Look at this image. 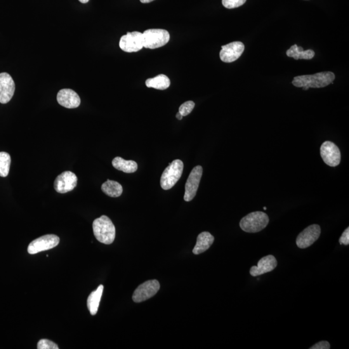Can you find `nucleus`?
Returning <instances> with one entry per match:
<instances>
[{
    "mask_svg": "<svg viewBox=\"0 0 349 349\" xmlns=\"http://www.w3.org/2000/svg\"><path fill=\"white\" fill-rule=\"evenodd\" d=\"M335 75L333 73L327 72L318 73L310 75H302L294 77L292 84L297 87H303V90L309 88H322L333 84Z\"/></svg>",
    "mask_w": 349,
    "mask_h": 349,
    "instance_id": "1",
    "label": "nucleus"
},
{
    "mask_svg": "<svg viewBox=\"0 0 349 349\" xmlns=\"http://www.w3.org/2000/svg\"><path fill=\"white\" fill-rule=\"evenodd\" d=\"M93 229L96 239L101 243L111 245L115 239L116 230L108 216H102L93 221Z\"/></svg>",
    "mask_w": 349,
    "mask_h": 349,
    "instance_id": "2",
    "label": "nucleus"
},
{
    "mask_svg": "<svg viewBox=\"0 0 349 349\" xmlns=\"http://www.w3.org/2000/svg\"><path fill=\"white\" fill-rule=\"evenodd\" d=\"M268 223L269 218L267 214L263 212H254L244 217L239 225L245 232L257 233L265 228Z\"/></svg>",
    "mask_w": 349,
    "mask_h": 349,
    "instance_id": "3",
    "label": "nucleus"
},
{
    "mask_svg": "<svg viewBox=\"0 0 349 349\" xmlns=\"http://www.w3.org/2000/svg\"><path fill=\"white\" fill-rule=\"evenodd\" d=\"M184 164L182 160H173L164 169L160 178V186L162 189L167 190L173 188L182 176Z\"/></svg>",
    "mask_w": 349,
    "mask_h": 349,
    "instance_id": "4",
    "label": "nucleus"
},
{
    "mask_svg": "<svg viewBox=\"0 0 349 349\" xmlns=\"http://www.w3.org/2000/svg\"><path fill=\"white\" fill-rule=\"evenodd\" d=\"M143 35L144 48L155 49L161 48L168 43L170 35L164 29H148L145 30Z\"/></svg>",
    "mask_w": 349,
    "mask_h": 349,
    "instance_id": "5",
    "label": "nucleus"
},
{
    "mask_svg": "<svg viewBox=\"0 0 349 349\" xmlns=\"http://www.w3.org/2000/svg\"><path fill=\"white\" fill-rule=\"evenodd\" d=\"M59 243H60V238L57 235L53 234L44 235L30 242L28 247L27 252L30 254H36L53 249L58 246Z\"/></svg>",
    "mask_w": 349,
    "mask_h": 349,
    "instance_id": "6",
    "label": "nucleus"
},
{
    "mask_svg": "<svg viewBox=\"0 0 349 349\" xmlns=\"http://www.w3.org/2000/svg\"><path fill=\"white\" fill-rule=\"evenodd\" d=\"M159 289L160 284L157 280L147 281L136 288L132 299L135 303H141L152 298L159 292Z\"/></svg>",
    "mask_w": 349,
    "mask_h": 349,
    "instance_id": "7",
    "label": "nucleus"
},
{
    "mask_svg": "<svg viewBox=\"0 0 349 349\" xmlns=\"http://www.w3.org/2000/svg\"><path fill=\"white\" fill-rule=\"evenodd\" d=\"M119 46L122 51L133 53L144 48L143 35L140 32H127L120 40Z\"/></svg>",
    "mask_w": 349,
    "mask_h": 349,
    "instance_id": "8",
    "label": "nucleus"
},
{
    "mask_svg": "<svg viewBox=\"0 0 349 349\" xmlns=\"http://www.w3.org/2000/svg\"><path fill=\"white\" fill-rule=\"evenodd\" d=\"M320 153L325 163L328 166L336 167L340 163V150L338 146L331 141H326L322 144Z\"/></svg>",
    "mask_w": 349,
    "mask_h": 349,
    "instance_id": "9",
    "label": "nucleus"
},
{
    "mask_svg": "<svg viewBox=\"0 0 349 349\" xmlns=\"http://www.w3.org/2000/svg\"><path fill=\"white\" fill-rule=\"evenodd\" d=\"M202 176V166H195L191 171L185 185V193L184 196L185 201H191L196 195Z\"/></svg>",
    "mask_w": 349,
    "mask_h": 349,
    "instance_id": "10",
    "label": "nucleus"
},
{
    "mask_svg": "<svg viewBox=\"0 0 349 349\" xmlns=\"http://www.w3.org/2000/svg\"><path fill=\"white\" fill-rule=\"evenodd\" d=\"M77 181V177L74 173L70 171H64L56 178L54 188L58 193H67L76 188Z\"/></svg>",
    "mask_w": 349,
    "mask_h": 349,
    "instance_id": "11",
    "label": "nucleus"
},
{
    "mask_svg": "<svg viewBox=\"0 0 349 349\" xmlns=\"http://www.w3.org/2000/svg\"><path fill=\"white\" fill-rule=\"evenodd\" d=\"M321 228L319 225H312L308 226L298 235L296 245L299 249H306L315 243L320 237Z\"/></svg>",
    "mask_w": 349,
    "mask_h": 349,
    "instance_id": "12",
    "label": "nucleus"
},
{
    "mask_svg": "<svg viewBox=\"0 0 349 349\" xmlns=\"http://www.w3.org/2000/svg\"><path fill=\"white\" fill-rule=\"evenodd\" d=\"M220 52L221 60L224 62L231 63L237 60L245 51L244 44L240 42H233L232 43L221 47Z\"/></svg>",
    "mask_w": 349,
    "mask_h": 349,
    "instance_id": "13",
    "label": "nucleus"
},
{
    "mask_svg": "<svg viewBox=\"0 0 349 349\" xmlns=\"http://www.w3.org/2000/svg\"><path fill=\"white\" fill-rule=\"evenodd\" d=\"M15 91V84L11 75L7 73H0V103H8Z\"/></svg>",
    "mask_w": 349,
    "mask_h": 349,
    "instance_id": "14",
    "label": "nucleus"
},
{
    "mask_svg": "<svg viewBox=\"0 0 349 349\" xmlns=\"http://www.w3.org/2000/svg\"><path fill=\"white\" fill-rule=\"evenodd\" d=\"M56 98L59 104L68 109L77 108L81 103L79 95L70 89H63L59 91Z\"/></svg>",
    "mask_w": 349,
    "mask_h": 349,
    "instance_id": "15",
    "label": "nucleus"
},
{
    "mask_svg": "<svg viewBox=\"0 0 349 349\" xmlns=\"http://www.w3.org/2000/svg\"><path fill=\"white\" fill-rule=\"evenodd\" d=\"M277 265L276 259L272 255H269L261 258L258 263V266H252L250 273L252 276H258V275L265 274L266 273L274 270Z\"/></svg>",
    "mask_w": 349,
    "mask_h": 349,
    "instance_id": "16",
    "label": "nucleus"
},
{
    "mask_svg": "<svg viewBox=\"0 0 349 349\" xmlns=\"http://www.w3.org/2000/svg\"><path fill=\"white\" fill-rule=\"evenodd\" d=\"M214 237L211 233L203 232L198 235L197 243L193 249V254L199 255L206 252L214 243Z\"/></svg>",
    "mask_w": 349,
    "mask_h": 349,
    "instance_id": "17",
    "label": "nucleus"
},
{
    "mask_svg": "<svg viewBox=\"0 0 349 349\" xmlns=\"http://www.w3.org/2000/svg\"><path fill=\"white\" fill-rule=\"evenodd\" d=\"M103 286L100 285L95 291L92 292L87 301V308L92 316H95L98 312L101 298H102Z\"/></svg>",
    "mask_w": 349,
    "mask_h": 349,
    "instance_id": "18",
    "label": "nucleus"
},
{
    "mask_svg": "<svg viewBox=\"0 0 349 349\" xmlns=\"http://www.w3.org/2000/svg\"><path fill=\"white\" fill-rule=\"evenodd\" d=\"M113 166L118 170L122 171L124 173H134L138 169V165L133 160H126L120 157H115L112 161Z\"/></svg>",
    "mask_w": 349,
    "mask_h": 349,
    "instance_id": "19",
    "label": "nucleus"
},
{
    "mask_svg": "<svg viewBox=\"0 0 349 349\" xmlns=\"http://www.w3.org/2000/svg\"><path fill=\"white\" fill-rule=\"evenodd\" d=\"M286 53L289 57L294 58L296 60H299V59L310 60L315 55V51L311 50V49L303 51L302 47H298L296 44L294 45L291 48L288 49Z\"/></svg>",
    "mask_w": 349,
    "mask_h": 349,
    "instance_id": "20",
    "label": "nucleus"
},
{
    "mask_svg": "<svg viewBox=\"0 0 349 349\" xmlns=\"http://www.w3.org/2000/svg\"><path fill=\"white\" fill-rule=\"evenodd\" d=\"M170 80L169 78L164 75H157V77L146 80V86L151 88L159 89V90H165L170 86Z\"/></svg>",
    "mask_w": 349,
    "mask_h": 349,
    "instance_id": "21",
    "label": "nucleus"
},
{
    "mask_svg": "<svg viewBox=\"0 0 349 349\" xmlns=\"http://www.w3.org/2000/svg\"><path fill=\"white\" fill-rule=\"evenodd\" d=\"M102 190L105 194L112 197H120L123 192V188L116 181L108 180L102 185Z\"/></svg>",
    "mask_w": 349,
    "mask_h": 349,
    "instance_id": "22",
    "label": "nucleus"
},
{
    "mask_svg": "<svg viewBox=\"0 0 349 349\" xmlns=\"http://www.w3.org/2000/svg\"><path fill=\"white\" fill-rule=\"evenodd\" d=\"M11 162V158L8 153L0 152V177L6 178L8 176Z\"/></svg>",
    "mask_w": 349,
    "mask_h": 349,
    "instance_id": "23",
    "label": "nucleus"
},
{
    "mask_svg": "<svg viewBox=\"0 0 349 349\" xmlns=\"http://www.w3.org/2000/svg\"><path fill=\"white\" fill-rule=\"evenodd\" d=\"M195 107V103L193 101H187L179 108V113L183 115V117L187 116L191 112H192L193 108Z\"/></svg>",
    "mask_w": 349,
    "mask_h": 349,
    "instance_id": "24",
    "label": "nucleus"
},
{
    "mask_svg": "<svg viewBox=\"0 0 349 349\" xmlns=\"http://www.w3.org/2000/svg\"><path fill=\"white\" fill-rule=\"evenodd\" d=\"M38 349H58L57 344L49 339H43L39 341L37 345Z\"/></svg>",
    "mask_w": 349,
    "mask_h": 349,
    "instance_id": "25",
    "label": "nucleus"
},
{
    "mask_svg": "<svg viewBox=\"0 0 349 349\" xmlns=\"http://www.w3.org/2000/svg\"><path fill=\"white\" fill-rule=\"evenodd\" d=\"M246 1L247 0H222V4L226 8L234 9L242 6Z\"/></svg>",
    "mask_w": 349,
    "mask_h": 349,
    "instance_id": "26",
    "label": "nucleus"
},
{
    "mask_svg": "<svg viewBox=\"0 0 349 349\" xmlns=\"http://www.w3.org/2000/svg\"><path fill=\"white\" fill-rule=\"evenodd\" d=\"M339 243L340 245H348L349 244V228L344 231L343 234L341 235L340 239H339Z\"/></svg>",
    "mask_w": 349,
    "mask_h": 349,
    "instance_id": "27",
    "label": "nucleus"
},
{
    "mask_svg": "<svg viewBox=\"0 0 349 349\" xmlns=\"http://www.w3.org/2000/svg\"><path fill=\"white\" fill-rule=\"evenodd\" d=\"M331 345L328 341H322L318 342V343L311 347V349H329Z\"/></svg>",
    "mask_w": 349,
    "mask_h": 349,
    "instance_id": "28",
    "label": "nucleus"
},
{
    "mask_svg": "<svg viewBox=\"0 0 349 349\" xmlns=\"http://www.w3.org/2000/svg\"><path fill=\"white\" fill-rule=\"evenodd\" d=\"M141 3L143 4H148V3H151V2H152L153 1H154V0H140Z\"/></svg>",
    "mask_w": 349,
    "mask_h": 349,
    "instance_id": "29",
    "label": "nucleus"
},
{
    "mask_svg": "<svg viewBox=\"0 0 349 349\" xmlns=\"http://www.w3.org/2000/svg\"><path fill=\"white\" fill-rule=\"evenodd\" d=\"M176 117L177 119H178V120H182L183 116L180 113L178 112V113H177Z\"/></svg>",
    "mask_w": 349,
    "mask_h": 349,
    "instance_id": "30",
    "label": "nucleus"
},
{
    "mask_svg": "<svg viewBox=\"0 0 349 349\" xmlns=\"http://www.w3.org/2000/svg\"><path fill=\"white\" fill-rule=\"evenodd\" d=\"M79 1L80 2V3L82 4H87V2L89 1V0H79Z\"/></svg>",
    "mask_w": 349,
    "mask_h": 349,
    "instance_id": "31",
    "label": "nucleus"
},
{
    "mask_svg": "<svg viewBox=\"0 0 349 349\" xmlns=\"http://www.w3.org/2000/svg\"><path fill=\"white\" fill-rule=\"evenodd\" d=\"M263 209L265 210V211H266V207H263Z\"/></svg>",
    "mask_w": 349,
    "mask_h": 349,
    "instance_id": "32",
    "label": "nucleus"
}]
</instances>
